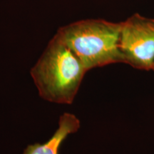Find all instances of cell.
Wrapping results in <instances>:
<instances>
[{
    "mask_svg": "<svg viewBox=\"0 0 154 154\" xmlns=\"http://www.w3.org/2000/svg\"><path fill=\"white\" fill-rule=\"evenodd\" d=\"M86 72L76 54L56 34L31 70V76L42 99L72 104Z\"/></svg>",
    "mask_w": 154,
    "mask_h": 154,
    "instance_id": "obj_1",
    "label": "cell"
},
{
    "mask_svg": "<svg viewBox=\"0 0 154 154\" xmlns=\"http://www.w3.org/2000/svg\"><path fill=\"white\" fill-rule=\"evenodd\" d=\"M121 22L85 19L63 26L57 34L72 50L86 71L124 63L119 50Z\"/></svg>",
    "mask_w": 154,
    "mask_h": 154,
    "instance_id": "obj_2",
    "label": "cell"
},
{
    "mask_svg": "<svg viewBox=\"0 0 154 154\" xmlns=\"http://www.w3.org/2000/svg\"><path fill=\"white\" fill-rule=\"evenodd\" d=\"M119 50L124 63L139 70H153L154 19L136 13L121 22Z\"/></svg>",
    "mask_w": 154,
    "mask_h": 154,
    "instance_id": "obj_3",
    "label": "cell"
},
{
    "mask_svg": "<svg viewBox=\"0 0 154 154\" xmlns=\"http://www.w3.org/2000/svg\"><path fill=\"white\" fill-rule=\"evenodd\" d=\"M79 128V119L72 113H64L59 117L57 130L46 143L30 144L22 154H59L63 140L69 134L76 133Z\"/></svg>",
    "mask_w": 154,
    "mask_h": 154,
    "instance_id": "obj_4",
    "label": "cell"
},
{
    "mask_svg": "<svg viewBox=\"0 0 154 154\" xmlns=\"http://www.w3.org/2000/svg\"><path fill=\"white\" fill-rule=\"evenodd\" d=\"M153 71H154V67H153Z\"/></svg>",
    "mask_w": 154,
    "mask_h": 154,
    "instance_id": "obj_5",
    "label": "cell"
}]
</instances>
